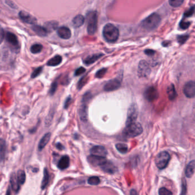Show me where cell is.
Masks as SVG:
<instances>
[{"label":"cell","instance_id":"cell-15","mask_svg":"<svg viewBox=\"0 0 195 195\" xmlns=\"http://www.w3.org/2000/svg\"><path fill=\"white\" fill-rule=\"evenodd\" d=\"M57 33L59 37L64 40L69 39L71 36V33L70 29L66 26H62L58 28Z\"/></svg>","mask_w":195,"mask_h":195},{"label":"cell","instance_id":"cell-52","mask_svg":"<svg viewBox=\"0 0 195 195\" xmlns=\"http://www.w3.org/2000/svg\"><path fill=\"white\" fill-rule=\"evenodd\" d=\"M6 195H11V191H10V187H9V188H8V189H7Z\"/></svg>","mask_w":195,"mask_h":195},{"label":"cell","instance_id":"cell-24","mask_svg":"<svg viewBox=\"0 0 195 195\" xmlns=\"http://www.w3.org/2000/svg\"><path fill=\"white\" fill-rule=\"evenodd\" d=\"M10 184L14 191L17 192L20 189V184L17 180V175L13 174L10 176Z\"/></svg>","mask_w":195,"mask_h":195},{"label":"cell","instance_id":"cell-40","mask_svg":"<svg viewBox=\"0 0 195 195\" xmlns=\"http://www.w3.org/2000/svg\"><path fill=\"white\" fill-rule=\"evenodd\" d=\"M195 12V5L191 7V8H189V10L186 11L184 14V17H191L192 16Z\"/></svg>","mask_w":195,"mask_h":195},{"label":"cell","instance_id":"cell-18","mask_svg":"<svg viewBox=\"0 0 195 195\" xmlns=\"http://www.w3.org/2000/svg\"><path fill=\"white\" fill-rule=\"evenodd\" d=\"M86 104V103L82 102L79 109V115L82 121H86L88 119V107Z\"/></svg>","mask_w":195,"mask_h":195},{"label":"cell","instance_id":"cell-41","mask_svg":"<svg viewBox=\"0 0 195 195\" xmlns=\"http://www.w3.org/2000/svg\"><path fill=\"white\" fill-rule=\"evenodd\" d=\"M58 87V83L57 81H55L54 82L51 86L50 89V91H49V93L51 95H53L54 94V93H55V91L57 90V88Z\"/></svg>","mask_w":195,"mask_h":195},{"label":"cell","instance_id":"cell-9","mask_svg":"<svg viewBox=\"0 0 195 195\" xmlns=\"http://www.w3.org/2000/svg\"><path fill=\"white\" fill-rule=\"evenodd\" d=\"M121 86V82L119 79H113L107 82L104 85L103 89L105 91H113L118 90L119 88Z\"/></svg>","mask_w":195,"mask_h":195},{"label":"cell","instance_id":"cell-47","mask_svg":"<svg viewBox=\"0 0 195 195\" xmlns=\"http://www.w3.org/2000/svg\"><path fill=\"white\" fill-rule=\"evenodd\" d=\"M5 1H6V3L11 7H12L13 9H16L17 8V6L14 4V3L12 1H11V0H6Z\"/></svg>","mask_w":195,"mask_h":195},{"label":"cell","instance_id":"cell-29","mask_svg":"<svg viewBox=\"0 0 195 195\" xmlns=\"http://www.w3.org/2000/svg\"><path fill=\"white\" fill-rule=\"evenodd\" d=\"M43 49L41 44H36L33 45L31 47V51L33 54H37L40 53Z\"/></svg>","mask_w":195,"mask_h":195},{"label":"cell","instance_id":"cell-5","mask_svg":"<svg viewBox=\"0 0 195 195\" xmlns=\"http://www.w3.org/2000/svg\"><path fill=\"white\" fill-rule=\"evenodd\" d=\"M170 155L166 151L160 152L155 159V164L156 167L160 169H163L168 165L170 160Z\"/></svg>","mask_w":195,"mask_h":195},{"label":"cell","instance_id":"cell-3","mask_svg":"<svg viewBox=\"0 0 195 195\" xmlns=\"http://www.w3.org/2000/svg\"><path fill=\"white\" fill-rule=\"evenodd\" d=\"M141 125L136 121L126 125L123 131V134L127 138H135L143 132Z\"/></svg>","mask_w":195,"mask_h":195},{"label":"cell","instance_id":"cell-31","mask_svg":"<svg viewBox=\"0 0 195 195\" xmlns=\"http://www.w3.org/2000/svg\"><path fill=\"white\" fill-rule=\"evenodd\" d=\"M116 148L121 154H126L128 151V146L123 143H118L116 145Z\"/></svg>","mask_w":195,"mask_h":195},{"label":"cell","instance_id":"cell-39","mask_svg":"<svg viewBox=\"0 0 195 195\" xmlns=\"http://www.w3.org/2000/svg\"><path fill=\"white\" fill-rule=\"evenodd\" d=\"M42 71V67H39L36 69L31 75V78H35L37 77L41 73Z\"/></svg>","mask_w":195,"mask_h":195},{"label":"cell","instance_id":"cell-38","mask_svg":"<svg viewBox=\"0 0 195 195\" xmlns=\"http://www.w3.org/2000/svg\"><path fill=\"white\" fill-rule=\"evenodd\" d=\"M159 195H172L171 191L168 190V189L162 187L159 190Z\"/></svg>","mask_w":195,"mask_h":195},{"label":"cell","instance_id":"cell-48","mask_svg":"<svg viewBox=\"0 0 195 195\" xmlns=\"http://www.w3.org/2000/svg\"><path fill=\"white\" fill-rule=\"evenodd\" d=\"M145 54H147L148 56H152L155 53V51L151 49H147L145 51Z\"/></svg>","mask_w":195,"mask_h":195},{"label":"cell","instance_id":"cell-26","mask_svg":"<svg viewBox=\"0 0 195 195\" xmlns=\"http://www.w3.org/2000/svg\"><path fill=\"white\" fill-rule=\"evenodd\" d=\"M62 58L61 56L59 55H55L54 57L51 58L49 60V61L47 62V66H58L61 64L62 62Z\"/></svg>","mask_w":195,"mask_h":195},{"label":"cell","instance_id":"cell-51","mask_svg":"<svg viewBox=\"0 0 195 195\" xmlns=\"http://www.w3.org/2000/svg\"><path fill=\"white\" fill-rule=\"evenodd\" d=\"M130 195H138V194L135 190L132 189L131 191H130Z\"/></svg>","mask_w":195,"mask_h":195},{"label":"cell","instance_id":"cell-36","mask_svg":"<svg viewBox=\"0 0 195 195\" xmlns=\"http://www.w3.org/2000/svg\"><path fill=\"white\" fill-rule=\"evenodd\" d=\"M46 29H47V31H48V29L54 30V29H55L57 27V22H54V21L48 22L46 24Z\"/></svg>","mask_w":195,"mask_h":195},{"label":"cell","instance_id":"cell-20","mask_svg":"<svg viewBox=\"0 0 195 195\" xmlns=\"http://www.w3.org/2000/svg\"><path fill=\"white\" fill-rule=\"evenodd\" d=\"M70 159L68 156H64L58 163V167L61 170L65 169L69 166Z\"/></svg>","mask_w":195,"mask_h":195},{"label":"cell","instance_id":"cell-32","mask_svg":"<svg viewBox=\"0 0 195 195\" xmlns=\"http://www.w3.org/2000/svg\"><path fill=\"white\" fill-rule=\"evenodd\" d=\"M88 78L87 75H85V76H83V77L81 78V79L78 82V89L81 90V88H83L85 84H86V83L88 82Z\"/></svg>","mask_w":195,"mask_h":195},{"label":"cell","instance_id":"cell-44","mask_svg":"<svg viewBox=\"0 0 195 195\" xmlns=\"http://www.w3.org/2000/svg\"><path fill=\"white\" fill-rule=\"evenodd\" d=\"M86 71V69H84V67H81L77 69L76 71H75V76H79L82 74H83L84 72Z\"/></svg>","mask_w":195,"mask_h":195},{"label":"cell","instance_id":"cell-43","mask_svg":"<svg viewBox=\"0 0 195 195\" xmlns=\"http://www.w3.org/2000/svg\"><path fill=\"white\" fill-rule=\"evenodd\" d=\"M91 98V95L90 93H86L85 94L83 95V98H82V102H84V103H88L90 101V99Z\"/></svg>","mask_w":195,"mask_h":195},{"label":"cell","instance_id":"cell-2","mask_svg":"<svg viewBox=\"0 0 195 195\" xmlns=\"http://www.w3.org/2000/svg\"><path fill=\"white\" fill-rule=\"evenodd\" d=\"M160 16L158 14L154 13L141 22V27L147 31H153L158 27L160 23Z\"/></svg>","mask_w":195,"mask_h":195},{"label":"cell","instance_id":"cell-34","mask_svg":"<svg viewBox=\"0 0 195 195\" xmlns=\"http://www.w3.org/2000/svg\"><path fill=\"white\" fill-rule=\"evenodd\" d=\"M184 0H169V4L173 7H178L183 3Z\"/></svg>","mask_w":195,"mask_h":195},{"label":"cell","instance_id":"cell-50","mask_svg":"<svg viewBox=\"0 0 195 195\" xmlns=\"http://www.w3.org/2000/svg\"><path fill=\"white\" fill-rule=\"evenodd\" d=\"M56 147L59 150H62L64 149V147L61 145V143H59L56 145Z\"/></svg>","mask_w":195,"mask_h":195},{"label":"cell","instance_id":"cell-10","mask_svg":"<svg viewBox=\"0 0 195 195\" xmlns=\"http://www.w3.org/2000/svg\"><path fill=\"white\" fill-rule=\"evenodd\" d=\"M145 97L149 102H153L159 97L158 91L155 87L150 86L145 91Z\"/></svg>","mask_w":195,"mask_h":195},{"label":"cell","instance_id":"cell-6","mask_svg":"<svg viewBox=\"0 0 195 195\" xmlns=\"http://www.w3.org/2000/svg\"><path fill=\"white\" fill-rule=\"evenodd\" d=\"M150 73L151 68L148 63L145 60L140 61L138 67V75L139 77H148Z\"/></svg>","mask_w":195,"mask_h":195},{"label":"cell","instance_id":"cell-23","mask_svg":"<svg viewBox=\"0 0 195 195\" xmlns=\"http://www.w3.org/2000/svg\"><path fill=\"white\" fill-rule=\"evenodd\" d=\"M167 93L168 95V98L169 100L173 101L177 97V93L175 89V86L173 84H171L167 88Z\"/></svg>","mask_w":195,"mask_h":195},{"label":"cell","instance_id":"cell-45","mask_svg":"<svg viewBox=\"0 0 195 195\" xmlns=\"http://www.w3.org/2000/svg\"><path fill=\"white\" fill-rule=\"evenodd\" d=\"M187 193V184L185 183V180H183V182L182 183V191L181 195H185Z\"/></svg>","mask_w":195,"mask_h":195},{"label":"cell","instance_id":"cell-7","mask_svg":"<svg viewBox=\"0 0 195 195\" xmlns=\"http://www.w3.org/2000/svg\"><path fill=\"white\" fill-rule=\"evenodd\" d=\"M138 110L137 106L135 103H132L128 108L127 112V118L126 125L136 121L138 118Z\"/></svg>","mask_w":195,"mask_h":195},{"label":"cell","instance_id":"cell-16","mask_svg":"<svg viewBox=\"0 0 195 195\" xmlns=\"http://www.w3.org/2000/svg\"><path fill=\"white\" fill-rule=\"evenodd\" d=\"M6 40L12 47L17 48L18 46V40L17 36L11 32H7L6 34Z\"/></svg>","mask_w":195,"mask_h":195},{"label":"cell","instance_id":"cell-14","mask_svg":"<svg viewBox=\"0 0 195 195\" xmlns=\"http://www.w3.org/2000/svg\"><path fill=\"white\" fill-rule=\"evenodd\" d=\"M100 167L103 171L111 174L115 173L117 170V168L114 164L111 162L108 161L107 160Z\"/></svg>","mask_w":195,"mask_h":195},{"label":"cell","instance_id":"cell-21","mask_svg":"<svg viewBox=\"0 0 195 195\" xmlns=\"http://www.w3.org/2000/svg\"><path fill=\"white\" fill-rule=\"evenodd\" d=\"M103 55V54H95L88 56L86 58H85L83 61L84 64L89 65V64H93L96 61L98 60L99 58H101L102 56Z\"/></svg>","mask_w":195,"mask_h":195},{"label":"cell","instance_id":"cell-28","mask_svg":"<svg viewBox=\"0 0 195 195\" xmlns=\"http://www.w3.org/2000/svg\"><path fill=\"white\" fill-rule=\"evenodd\" d=\"M17 180L20 185L24 184L26 180V175L25 172L23 170H19L17 174Z\"/></svg>","mask_w":195,"mask_h":195},{"label":"cell","instance_id":"cell-27","mask_svg":"<svg viewBox=\"0 0 195 195\" xmlns=\"http://www.w3.org/2000/svg\"><path fill=\"white\" fill-rule=\"evenodd\" d=\"M49 182V172L47 171L46 168H45L44 171V177L42 179V182L41 184V188L42 189H44L46 187L48 183Z\"/></svg>","mask_w":195,"mask_h":195},{"label":"cell","instance_id":"cell-25","mask_svg":"<svg viewBox=\"0 0 195 195\" xmlns=\"http://www.w3.org/2000/svg\"><path fill=\"white\" fill-rule=\"evenodd\" d=\"M85 18L81 14L77 15L74 17L73 20V24L75 27H81L84 23Z\"/></svg>","mask_w":195,"mask_h":195},{"label":"cell","instance_id":"cell-1","mask_svg":"<svg viewBox=\"0 0 195 195\" xmlns=\"http://www.w3.org/2000/svg\"><path fill=\"white\" fill-rule=\"evenodd\" d=\"M103 36L108 42L114 43L118 40L119 37V31L114 25L106 24L103 29Z\"/></svg>","mask_w":195,"mask_h":195},{"label":"cell","instance_id":"cell-13","mask_svg":"<svg viewBox=\"0 0 195 195\" xmlns=\"http://www.w3.org/2000/svg\"><path fill=\"white\" fill-rule=\"evenodd\" d=\"M88 162H89L91 164L94 166H98L99 167L107 160L106 158L91 155L88 156Z\"/></svg>","mask_w":195,"mask_h":195},{"label":"cell","instance_id":"cell-35","mask_svg":"<svg viewBox=\"0 0 195 195\" xmlns=\"http://www.w3.org/2000/svg\"><path fill=\"white\" fill-rule=\"evenodd\" d=\"M189 38V35L188 34H185V35H181V36H178L177 37V40L178 41V43L182 45L185 43L187 40H188Z\"/></svg>","mask_w":195,"mask_h":195},{"label":"cell","instance_id":"cell-49","mask_svg":"<svg viewBox=\"0 0 195 195\" xmlns=\"http://www.w3.org/2000/svg\"><path fill=\"white\" fill-rule=\"evenodd\" d=\"M71 100V98L70 97L67 98V99L66 100L65 103H64V108H67L69 107V105L70 104Z\"/></svg>","mask_w":195,"mask_h":195},{"label":"cell","instance_id":"cell-4","mask_svg":"<svg viewBox=\"0 0 195 195\" xmlns=\"http://www.w3.org/2000/svg\"><path fill=\"white\" fill-rule=\"evenodd\" d=\"M86 20L88 24V33L89 35H94L97 29L98 16L96 11H90L87 14Z\"/></svg>","mask_w":195,"mask_h":195},{"label":"cell","instance_id":"cell-17","mask_svg":"<svg viewBox=\"0 0 195 195\" xmlns=\"http://www.w3.org/2000/svg\"><path fill=\"white\" fill-rule=\"evenodd\" d=\"M31 29L40 37H46L48 34V31L46 27L41 26L40 25H34L31 26Z\"/></svg>","mask_w":195,"mask_h":195},{"label":"cell","instance_id":"cell-19","mask_svg":"<svg viewBox=\"0 0 195 195\" xmlns=\"http://www.w3.org/2000/svg\"><path fill=\"white\" fill-rule=\"evenodd\" d=\"M195 171V160L189 162L185 168V176L188 178H191Z\"/></svg>","mask_w":195,"mask_h":195},{"label":"cell","instance_id":"cell-8","mask_svg":"<svg viewBox=\"0 0 195 195\" xmlns=\"http://www.w3.org/2000/svg\"><path fill=\"white\" fill-rule=\"evenodd\" d=\"M183 92L185 96L188 98L195 97V81H189L187 83H186L183 88Z\"/></svg>","mask_w":195,"mask_h":195},{"label":"cell","instance_id":"cell-22","mask_svg":"<svg viewBox=\"0 0 195 195\" xmlns=\"http://www.w3.org/2000/svg\"><path fill=\"white\" fill-rule=\"evenodd\" d=\"M50 138L51 134L50 132H49L45 135L42 138L40 139L39 145H38V150L40 151L42 150L45 147V146L47 145L49 141H50Z\"/></svg>","mask_w":195,"mask_h":195},{"label":"cell","instance_id":"cell-46","mask_svg":"<svg viewBox=\"0 0 195 195\" xmlns=\"http://www.w3.org/2000/svg\"><path fill=\"white\" fill-rule=\"evenodd\" d=\"M4 39V31L3 28L0 25V44H2Z\"/></svg>","mask_w":195,"mask_h":195},{"label":"cell","instance_id":"cell-11","mask_svg":"<svg viewBox=\"0 0 195 195\" xmlns=\"http://www.w3.org/2000/svg\"><path fill=\"white\" fill-rule=\"evenodd\" d=\"M19 17L24 22L29 24H34L37 22V19L31 14L25 11L21 10L18 14Z\"/></svg>","mask_w":195,"mask_h":195},{"label":"cell","instance_id":"cell-12","mask_svg":"<svg viewBox=\"0 0 195 195\" xmlns=\"http://www.w3.org/2000/svg\"><path fill=\"white\" fill-rule=\"evenodd\" d=\"M90 154L91 155H94L96 156L106 158V155L107 154V152L104 147L101 145H95L91 148Z\"/></svg>","mask_w":195,"mask_h":195},{"label":"cell","instance_id":"cell-33","mask_svg":"<svg viewBox=\"0 0 195 195\" xmlns=\"http://www.w3.org/2000/svg\"><path fill=\"white\" fill-rule=\"evenodd\" d=\"M88 183L92 185H97L100 183L101 180L97 176H92L88 179Z\"/></svg>","mask_w":195,"mask_h":195},{"label":"cell","instance_id":"cell-37","mask_svg":"<svg viewBox=\"0 0 195 195\" xmlns=\"http://www.w3.org/2000/svg\"><path fill=\"white\" fill-rule=\"evenodd\" d=\"M107 69L106 68L101 69L97 72V73L95 74V77L98 78H102L103 77L104 75L107 73Z\"/></svg>","mask_w":195,"mask_h":195},{"label":"cell","instance_id":"cell-30","mask_svg":"<svg viewBox=\"0 0 195 195\" xmlns=\"http://www.w3.org/2000/svg\"><path fill=\"white\" fill-rule=\"evenodd\" d=\"M6 152V144L5 141L0 139V158L2 160L5 155Z\"/></svg>","mask_w":195,"mask_h":195},{"label":"cell","instance_id":"cell-42","mask_svg":"<svg viewBox=\"0 0 195 195\" xmlns=\"http://www.w3.org/2000/svg\"><path fill=\"white\" fill-rule=\"evenodd\" d=\"M190 25H191V23L189 22H187V21H184L183 20L180 22V23L179 24V26H180V27L182 29H183V30H185V29H188V28L189 26H190Z\"/></svg>","mask_w":195,"mask_h":195}]
</instances>
